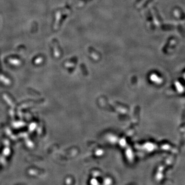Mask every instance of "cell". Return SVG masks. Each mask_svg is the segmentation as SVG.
Instances as JSON below:
<instances>
[{
	"label": "cell",
	"mask_w": 185,
	"mask_h": 185,
	"mask_svg": "<svg viewBox=\"0 0 185 185\" xmlns=\"http://www.w3.org/2000/svg\"><path fill=\"white\" fill-rule=\"evenodd\" d=\"M177 12H178V14L181 20H185V14L182 9H180V8H178V9H177Z\"/></svg>",
	"instance_id": "cell-1"
}]
</instances>
